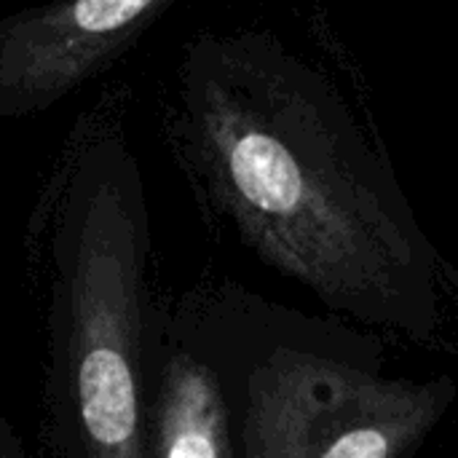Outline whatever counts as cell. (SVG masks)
Listing matches in <instances>:
<instances>
[{
    "label": "cell",
    "mask_w": 458,
    "mask_h": 458,
    "mask_svg": "<svg viewBox=\"0 0 458 458\" xmlns=\"http://www.w3.org/2000/svg\"><path fill=\"white\" fill-rule=\"evenodd\" d=\"M182 0H72L0 16V118L51 110L140 46Z\"/></svg>",
    "instance_id": "obj_4"
},
{
    "label": "cell",
    "mask_w": 458,
    "mask_h": 458,
    "mask_svg": "<svg viewBox=\"0 0 458 458\" xmlns=\"http://www.w3.org/2000/svg\"><path fill=\"white\" fill-rule=\"evenodd\" d=\"M166 301L223 386L239 458H403L445 411L440 384L376 378L290 341L250 346L204 287Z\"/></svg>",
    "instance_id": "obj_3"
},
{
    "label": "cell",
    "mask_w": 458,
    "mask_h": 458,
    "mask_svg": "<svg viewBox=\"0 0 458 458\" xmlns=\"http://www.w3.org/2000/svg\"><path fill=\"white\" fill-rule=\"evenodd\" d=\"M161 137L201 212L325 303L389 314L416 247L354 158L333 97L266 32H196L161 94Z\"/></svg>",
    "instance_id": "obj_1"
},
{
    "label": "cell",
    "mask_w": 458,
    "mask_h": 458,
    "mask_svg": "<svg viewBox=\"0 0 458 458\" xmlns=\"http://www.w3.org/2000/svg\"><path fill=\"white\" fill-rule=\"evenodd\" d=\"M129 102L115 83L75 115L24 223L46 458H145L161 295Z\"/></svg>",
    "instance_id": "obj_2"
},
{
    "label": "cell",
    "mask_w": 458,
    "mask_h": 458,
    "mask_svg": "<svg viewBox=\"0 0 458 458\" xmlns=\"http://www.w3.org/2000/svg\"><path fill=\"white\" fill-rule=\"evenodd\" d=\"M0 458H30L21 437L16 435V427L11 424L3 403H0Z\"/></svg>",
    "instance_id": "obj_6"
},
{
    "label": "cell",
    "mask_w": 458,
    "mask_h": 458,
    "mask_svg": "<svg viewBox=\"0 0 458 458\" xmlns=\"http://www.w3.org/2000/svg\"><path fill=\"white\" fill-rule=\"evenodd\" d=\"M145 458H239L223 386L166 298L150 344Z\"/></svg>",
    "instance_id": "obj_5"
}]
</instances>
